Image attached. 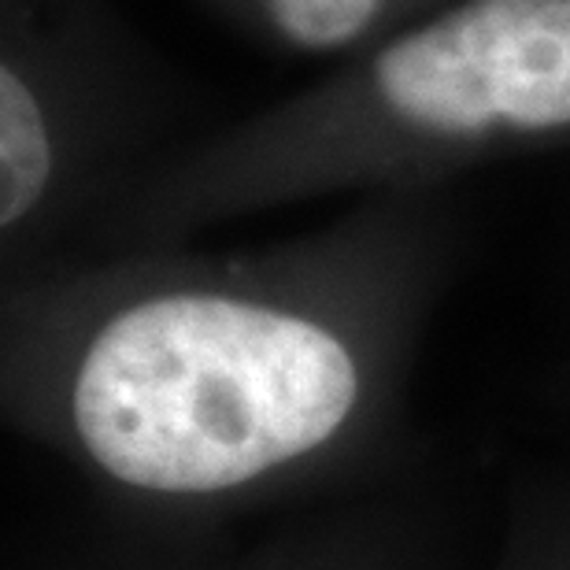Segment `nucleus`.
I'll return each mask as SVG.
<instances>
[{
    "instance_id": "obj_1",
    "label": "nucleus",
    "mask_w": 570,
    "mask_h": 570,
    "mask_svg": "<svg viewBox=\"0 0 570 570\" xmlns=\"http://www.w3.org/2000/svg\"><path fill=\"white\" fill-rule=\"evenodd\" d=\"M356 404L341 341L296 315L167 296L100 330L75 385L94 460L130 485L212 493L323 444Z\"/></svg>"
},
{
    "instance_id": "obj_4",
    "label": "nucleus",
    "mask_w": 570,
    "mask_h": 570,
    "mask_svg": "<svg viewBox=\"0 0 570 570\" xmlns=\"http://www.w3.org/2000/svg\"><path fill=\"white\" fill-rule=\"evenodd\" d=\"M282 33L307 49H330L356 38L379 0H267Z\"/></svg>"
},
{
    "instance_id": "obj_3",
    "label": "nucleus",
    "mask_w": 570,
    "mask_h": 570,
    "mask_svg": "<svg viewBox=\"0 0 570 570\" xmlns=\"http://www.w3.org/2000/svg\"><path fill=\"white\" fill-rule=\"evenodd\" d=\"M49 178V138L30 89L0 71V219L11 226L41 197Z\"/></svg>"
},
{
    "instance_id": "obj_2",
    "label": "nucleus",
    "mask_w": 570,
    "mask_h": 570,
    "mask_svg": "<svg viewBox=\"0 0 570 570\" xmlns=\"http://www.w3.org/2000/svg\"><path fill=\"white\" fill-rule=\"evenodd\" d=\"M396 116L438 134L570 122V0H471L374 67Z\"/></svg>"
}]
</instances>
